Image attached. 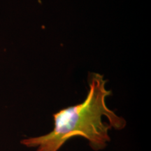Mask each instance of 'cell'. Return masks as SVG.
Instances as JSON below:
<instances>
[{"instance_id": "obj_1", "label": "cell", "mask_w": 151, "mask_h": 151, "mask_svg": "<svg viewBox=\"0 0 151 151\" xmlns=\"http://www.w3.org/2000/svg\"><path fill=\"white\" fill-rule=\"evenodd\" d=\"M102 75L90 73L89 90L82 103L61 109L52 115L54 127L51 132L38 137L20 141L27 147H37V151H58L71 138L82 137L89 141L94 150H102L111 141L109 130H120L127 122L109 109L106 99L111 94L106 88Z\"/></svg>"}]
</instances>
